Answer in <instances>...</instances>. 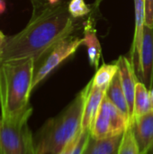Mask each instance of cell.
<instances>
[{
  "label": "cell",
  "mask_w": 153,
  "mask_h": 154,
  "mask_svg": "<svg viewBox=\"0 0 153 154\" xmlns=\"http://www.w3.org/2000/svg\"><path fill=\"white\" fill-rule=\"evenodd\" d=\"M92 79L58 116L48 119L34 136L37 154H60L81 131L82 117Z\"/></svg>",
  "instance_id": "obj_2"
},
{
  "label": "cell",
  "mask_w": 153,
  "mask_h": 154,
  "mask_svg": "<svg viewBox=\"0 0 153 154\" xmlns=\"http://www.w3.org/2000/svg\"><path fill=\"white\" fill-rule=\"evenodd\" d=\"M118 66V70L120 73L121 83L123 89L124 91L130 113V120L132 121L133 116V103H134V95H135V87L138 81V79L135 75L133 64L131 60L124 57L120 56L115 62Z\"/></svg>",
  "instance_id": "obj_9"
},
{
  "label": "cell",
  "mask_w": 153,
  "mask_h": 154,
  "mask_svg": "<svg viewBox=\"0 0 153 154\" xmlns=\"http://www.w3.org/2000/svg\"><path fill=\"white\" fill-rule=\"evenodd\" d=\"M124 134L106 139H96L89 136L82 154H117Z\"/></svg>",
  "instance_id": "obj_13"
},
{
  "label": "cell",
  "mask_w": 153,
  "mask_h": 154,
  "mask_svg": "<svg viewBox=\"0 0 153 154\" xmlns=\"http://www.w3.org/2000/svg\"><path fill=\"white\" fill-rule=\"evenodd\" d=\"M68 6L69 2L60 0L32 12L21 32L6 37L0 63L32 58L36 65L61 41L72 35L79 24L69 14Z\"/></svg>",
  "instance_id": "obj_1"
},
{
  "label": "cell",
  "mask_w": 153,
  "mask_h": 154,
  "mask_svg": "<svg viewBox=\"0 0 153 154\" xmlns=\"http://www.w3.org/2000/svg\"><path fill=\"white\" fill-rule=\"evenodd\" d=\"M150 97H151V110H153V87L150 89Z\"/></svg>",
  "instance_id": "obj_24"
},
{
  "label": "cell",
  "mask_w": 153,
  "mask_h": 154,
  "mask_svg": "<svg viewBox=\"0 0 153 154\" xmlns=\"http://www.w3.org/2000/svg\"><path fill=\"white\" fill-rule=\"evenodd\" d=\"M117 72H118V66L116 65V63L102 65L97 69V71L96 72L95 76L92 79L93 85L97 88L106 89Z\"/></svg>",
  "instance_id": "obj_16"
},
{
  "label": "cell",
  "mask_w": 153,
  "mask_h": 154,
  "mask_svg": "<svg viewBox=\"0 0 153 154\" xmlns=\"http://www.w3.org/2000/svg\"><path fill=\"white\" fill-rule=\"evenodd\" d=\"M134 19L135 28L133 45L131 48V62L133 64L135 75L139 81L142 79L141 68V51L145 27V4L144 0H134Z\"/></svg>",
  "instance_id": "obj_7"
},
{
  "label": "cell",
  "mask_w": 153,
  "mask_h": 154,
  "mask_svg": "<svg viewBox=\"0 0 153 154\" xmlns=\"http://www.w3.org/2000/svg\"><path fill=\"white\" fill-rule=\"evenodd\" d=\"M151 110V97H150V90L142 81L138 80L135 87L133 116L131 123L134 119L147 114Z\"/></svg>",
  "instance_id": "obj_15"
},
{
  "label": "cell",
  "mask_w": 153,
  "mask_h": 154,
  "mask_svg": "<svg viewBox=\"0 0 153 154\" xmlns=\"http://www.w3.org/2000/svg\"><path fill=\"white\" fill-rule=\"evenodd\" d=\"M104 0H95V3H94V7L96 9V8H98L99 7V5H100V4L103 2Z\"/></svg>",
  "instance_id": "obj_26"
},
{
  "label": "cell",
  "mask_w": 153,
  "mask_h": 154,
  "mask_svg": "<svg viewBox=\"0 0 153 154\" xmlns=\"http://www.w3.org/2000/svg\"><path fill=\"white\" fill-rule=\"evenodd\" d=\"M60 0H48V2H49V4H50V5H54V4H57V3H59Z\"/></svg>",
  "instance_id": "obj_27"
},
{
  "label": "cell",
  "mask_w": 153,
  "mask_h": 154,
  "mask_svg": "<svg viewBox=\"0 0 153 154\" xmlns=\"http://www.w3.org/2000/svg\"><path fill=\"white\" fill-rule=\"evenodd\" d=\"M129 126L130 118L105 96L90 133L94 138L106 139L124 134Z\"/></svg>",
  "instance_id": "obj_5"
},
{
  "label": "cell",
  "mask_w": 153,
  "mask_h": 154,
  "mask_svg": "<svg viewBox=\"0 0 153 154\" xmlns=\"http://www.w3.org/2000/svg\"><path fill=\"white\" fill-rule=\"evenodd\" d=\"M83 34V45L87 47L89 64L95 69H97L101 58L102 48L96 35V30L94 26V22L91 18L86 21L84 24Z\"/></svg>",
  "instance_id": "obj_12"
},
{
  "label": "cell",
  "mask_w": 153,
  "mask_h": 154,
  "mask_svg": "<svg viewBox=\"0 0 153 154\" xmlns=\"http://www.w3.org/2000/svg\"><path fill=\"white\" fill-rule=\"evenodd\" d=\"M6 41V36L0 31V42H5Z\"/></svg>",
  "instance_id": "obj_25"
},
{
  "label": "cell",
  "mask_w": 153,
  "mask_h": 154,
  "mask_svg": "<svg viewBox=\"0 0 153 154\" xmlns=\"http://www.w3.org/2000/svg\"><path fill=\"white\" fill-rule=\"evenodd\" d=\"M32 114L30 106L11 118L0 116V154H37L34 136L28 125Z\"/></svg>",
  "instance_id": "obj_4"
},
{
  "label": "cell",
  "mask_w": 153,
  "mask_h": 154,
  "mask_svg": "<svg viewBox=\"0 0 153 154\" xmlns=\"http://www.w3.org/2000/svg\"><path fill=\"white\" fill-rule=\"evenodd\" d=\"M80 132H81V131H80ZM79 134H80V133L76 136V138H75L71 143H69L65 147V149H64L60 154H72L73 149H74V147H75V145H76V143H77L78 137H79Z\"/></svg>",
  "instance_id": "obj_22"
},
{
  "label": "cell",
  "mask_w": 153,
  "mask_h": 154,
  "mask_svg": "<svg viewBox=\"0 0 153 154\" xmlns=\"http://www.w3.org/2000/svg\"><path fill=\"white\" fill-rule=\"evenodd\" d=\"M91 133H90V130H82L81 129V132H80V134H79V137L76 143V145L73 149V152L72 154H82L84 150H85V147H86V144L87 143V140L90 136Z\"/></svg>",
  "instance_id": "obj_19"
},
{
  "label": "cell",
  "mask_w": 153,
  "mask_h": 154,
  "mask_svg": "<svg viewBox=\"0 0 153 154\" xmlns=\"http://www.w3.org/2000/svg\"><path fill=\"white\" fill-rule=\"evenodd\" d=\"M83 45V38L73 35L61 41L47 55L41 65L35 69L32 89L33 90L49 74H50L60 63L74 54L79 46Z\"/></svg>",
  "instance_id": "obj_6"
},
{
  "label": "cell",
  "mask_w": 153,
  "mask_h": 154,
  "mask_svg": "<svg viewBox=\"0 0 153 154\" xmlns=\"http://www.w3.org/2000/svg\"><path fill=\"white\" fill-rule=\"evenodd\" d=\"M147 154H153V143L152 145L151 146V148H150V150H149V152H148Z\"/></svg>",
  "instance_id": "obj_28"
},
{
  "label": "cell",
  "mask_w": 153,
  "mask_h": 154,
  "mask_svg": "<svg viewBox=\"0 0 153 154\" xmlns=\"http://www.w3.org/2000/svg\"><path fill=\"white\" fill-rule=\"evenodd\" d=\"M32 5V12L38 11L41 8H43L44 6H46L47 5H49L48 0H30Z\"/></svg>",
  "instance_id": "obj_21"
},
{
  "label": "cell",
  "mask_w": 153,
  "mask_h": 154,
  "mask_svg": "<svg viewBox=\"0 0 153 154\" xmlns=\"http://www.w3.org/2000/svg\"><path fill=\"white\" fill-rule=\"evenodd\" d=\"M106 89L97 88L92 85L90 88V90L88 92V95L86 99L85 106H84V112H83V117H82V130H90L93 123L96 117V115L98 113L99 107L101 106V103L106 96Z\"/></svg>",
  "instance_id": "obj_11"
},
{
  "label": "cell",
  "mask_w": 153,
  "mask_h": 154,
  "mask_svg": "<svg viewBox=\"0 0 153 154\" xmlns=\"http://www.w3.org/2000/svg\"><path fill=\"white\" fill-rule=\"evenodd\" d=\"M5 10V0H0V14H3Z\"/></svg>",
  "instance_id": "obj_23"
},
{
  "label": "cell",
  "mask_w": 153,
  "mask_h": 154,
  "mask_svg": "<svg viewBox=\"0 0 153 154\" xmlns=\"http://www.w3.org/2000/svg\"><path fill=\"white\" fill-rule=\"evenodd\" d=\"M141 81L150 90L153 87V27L145 25L141 51Z\"/></svg>",
  "instance_id": "obj_10"
},
{
  "label": "cell",
  "mask_w": 153,
  "mask_h": 154,
  "mask_svg": "<svg viewBox=\"0 0 153 154\" xmlns=\"http://www.w3.org/2000/svg\"><path fill=\"white\" fill-rule=\"evenodd\" d=\"M117 154H141L134 135L130 126L124 134L123 141L121 143Z\"/></svg>",
  "instance_id": "obj_17"
},
{
  "label": "cell",
  "mask_w": 153,
  "mask_h": 154,
  "mask_svg": "<svg viewBox=\"0 0 153 154\" xmlns=\"http://www.w3.org/2000/svg\"><path fill=\"white\" fill-rule=\"evenodd\" d=\"M35 70L32 58L0 63V109L2 118H11L29 108Z\"/></svg>",
  "instance_id": "obj_3"
},
{
  "label": "cell",
  "mask_w": 153,
  "mask_h": 154,
  "mask_svg": "<svg viewBox=\"0 0 153 154\" xmlns=\"http://www.w3.org/2000/svg\"><path fill=\"white\" fill-rule=\"evenodd\" d=\"M145 25L153 27V0H144Z\"/></svg>",
  "instance_id": "obj_20"
},
{
  "label": "cell",
  "mask_w": 153,
  "mask_h": 154,
  "mask_svg": "<svg viewBox=\"0 0 153 154\" xmlns=\"http://www.w3.org/2000/svg\"><path fill=\"white\" fill-rule=\"evenodd\" d=\"M106 97L117 107L119 108L124 115H126L130 118L129 106L127 103V99L124 94V91L122 87L121 78L119 70L114 77L113 80L109 84L106 91ZM131 124V120H130Z\"/></svg>",
  "instance_id": "obj_14"
},
{
  "label": "cell",
  "mask_w": 153,
  "mask_h": 154,
  "mask_svg": "<svg viewBox=\"0 0 153 154\" xmlns=\"http://www.w3.org/2000/svg\"><path fill=\"white\" fill-rule=\"evenodd\" d=\"M69 12L72 17L78 19L87 15L91 9L86 4L85 0H70L69 2Z\"/></svg>",
  "instance_id": "obj_18"
},
{
  "label": "cell",
  "mask_w": 153,
  "mask_h": 154,
  "mask_svg": "<svg viewBox=\"0 0 153 154\" xmlns=\"http://www.w3.org/2000/svg\"><path fill=\"white\" fill-rule=\"evenodd\" d=\"M130 128L133 131L141 154H147L153 143V110L134 119Z\"/></svg>",
  "instance_id": "obj_8"
}]
</instances>
